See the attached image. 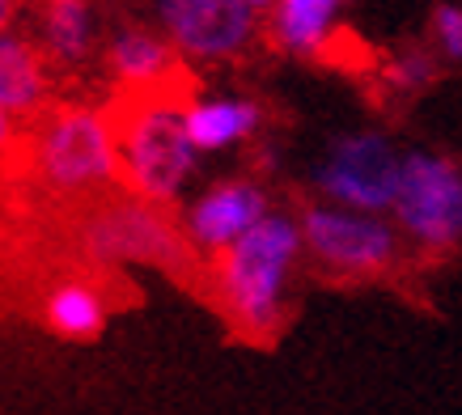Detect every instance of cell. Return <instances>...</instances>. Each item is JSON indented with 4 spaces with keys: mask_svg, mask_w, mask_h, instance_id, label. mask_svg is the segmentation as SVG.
Wrapping results in <instances>:
<instances>
[{
    "mask_svg": "<svg viewBox=\"0 0 462 415\" xmlns=\"http://www.w3.org/2000/svg\"><path fill=\"white\" fill-rule=\"evenodd\" d=\"M301 254V225L293 217L267 212L242 237L217 250L208 267L212 301L225 322L254 344H272L284 318V284Z\"/></svg>",
    "mask_w": 462,
    "mask_h": 415,
    "instance_id": "6da1fadb",
    "label": "cell"
},
{
    "mask_svg": "<svg viewBox=\"0 0 462 415\" xmlns=\"http://www.w3.org/2000/svg\"><path fill=\"white\" fill-rule=\"evenodd\" d=\"M187 89L191 81L127 89L106 111L119 174L141 199L153 204H174L196 170L199 149L187 132Z\"/></svg>",
    "mask_w": 462,
    "mask_h": 415,
    "instance_id": "7a4b0ae2",
    "label": "cell"
},
{
    "mask_svg": "<svg viewBox=\"0 0 462 415\" xmlns=\"http://www.w3.org/2000/svg\"><path fill=\"white\" fill-rule=\"evenodd\" d=\"M30 170L60 195H85L119 179L111 119L89 106H60L30 140Z\"/></svg>",
    "mask_w": 462,
    "mask_h": 415,
    "instance_id": "3957f363",
    "label": "cell"
},
{
    "mask_svg": "<svg viewBox=\"0 0 462 415\" xmlns=\"http://www.w3.org/2000/svg\"><path fill=\"white\" fill-rule=\"evenodd\" d=\"M81 242L102 263H149L182 280L196 267L191 237L179 234L174 221H166L162 204H153V199H111V204H98L85 217Z\"/></svg>",
    "mask_w": 462,
    "mask_h": 415,
    "instance_id": "277c9868",
    "label": "cell"
},
{
    "mask_svg": "<svg viewBox=\"0 0 462 415\" xmlns=\"http://www.w3.org/2000/svg\"><path fill=\"white\" fill-rule=\"evenodd\" d=\"M391 212L416 246L454 250L462 242V170L437 152H407Z\"/></svg>",
    "mask_w": 462,
    "mask_h": 415,
    "instance_id": "5b68a950",
    "label": "cell"
},
{
    "mask_svg": "<svg viewBox=\"0 0 462 415\" xmlns=\"http://www.w3.org/2000/svg\"><path fill=\"white\" fill-rule=\"evenodd\" d=\"M297 225H301V246L314 254V263L336 276H382L399 259V234L378 212L310 204Z\"/></svg>",
    "mask_w": 462,
    "mask_h": 415,
    "instance_id": "8992f818",
    "label": "cell"
},
{
    "mask_svg": "<svg viewBox=\"0 0 462 415\" xmlns=\"http://www.w3.org/2000/svg\"><path fill=\"white\" fill-rule=\"evenodd\" d=\"M403 157L382 132H352L339 136L327 157L314 166V182L327 199L361 212H386L399 187Z\"/></svg>",
    "mask_w": 462,
    "mask_h": 415,
    "instance_id": "52a82bcc",
    "label": "cell"
},
{
    "mask_svg": "<svg viewBox=\"0 0 462 415\" xmlns=\"http://www.w3.org/2000/svg\"><path fill=\"white\" fill-rule=\"evenodd\" d=\"M157 9L170 42L191 60H238L259 30L246 0H157Z\"/></svg>",
    "mask_w": 462,
    "mask_h": 415,
    "instance_id": "ba28073f",
    "label": "cell"
},
{
    "mask_svg": "<svg viewBox=\"0 0 462 415\" xmlns=\"http://www.w3.org/2000/svg\"><path fill=\"white\" fill-rule=\"evenodd\" d=\"M267 217V195L251 179L217 182L212 191L199 195V204L187 212V237L196 250H217L242 237L254 221Z\"/></svg>",
    "mask_w": 462,
    "mask_h": 415,
    "instance_id": "9c48e42d",
    "label": "cell"
},
{
    "mask_svg": "<svg viewBox=\"0 0 462 415\" xmlns=\"http://www.w3.org/2000/svg\"><path fill=\"white\" fill-rule=\"evenodd\" d=\"M106 64L119 77L124 89H149V85H179L187 81L182 72V51L174 42L157 39L141 26H124L106 47Z\"/></svg>",
    "mask_w": 462,
    "mask_h": 415,
    "instance_id": "30bf717a",
    "label": "cell"
},
{
    "mask_svg": "<svg viewBox=\"0 0 462 415\" xmlns=\"http://www.w3.org/2000/svg\"><path fill=\"white\" fill-rule=\"evenodd\" d=\"M344 0H276L272 42L289 56H322L331 47V22Z\"/></svg>",
    "mask_w": 462,
    "mask_h": 415,
    "instance_id": "8fae6325",
    "label": "cell"
},
{
    "mask_svg": "<svg viewBox=\"0 0 462 415\" xmlns=\"http://www.w3.org/2000/svg\"><path fill=\"white\" fill-rule=\"evenodd\" d=\"M0 102L14 115H39L47 106V69L22 34L0 30Z\"/></svg>",
    "mask_w": 462,
    "mask_h": 415,
    "instance_id": "7c38bea8",
    "label": "cell"
},
{
    "mask_svg": "<svg viewBox=\"0 0 462 415\" xmlns=\"http://www.w3.org/2000/svg\"><path fill=\"white\" fill-rule=\"evenodd\" d=\"M263 111L246 97H217V102H187V132L199 152H217L259 132Z\"/></svg>",
    "mask_w": 462,
    "mask_h": 415,
    "instance_id": "4fadbf2b",
    "label": "cell"
},
{
    "mask_svg": "<svg viewBox=\"0 0 462 415\" xmlns=\"http://www.w3.org/2000/svg\"><path fill=\"white\" fill-rule=\"evenodd\" d=\"M39 42L56 64H85L94 51V9L89 0H42Z\"/></svg>",
    "mask_w": 462,
    "mask_h": 415,
    "instance_id": "5bb4252c",
    "label": "cell"
},
{
    "mask_svg": "<svg viewBox=\"0 0 462 415\" xmlns=\"http://www.w3.org/2000/svg\"><path fill=\"white\" fill-rule=\"evenodd\" d=\"M42 318L64 339H94L106 327V301L89 284H60L42 301Z\"/></svg>",
    "mask_w": 462,
    "mask_h": 415,
    "instance_id": "9a60e30c",
    "label": "cell"
},
{
    "mask_svg": "<svg viewBox=\"0 0 462 415\" xmlns=\"http://www.w3.org/2000/svg\"><path fill=\"white\" fill-rule=\"evenodd\" d=\"M382 81L399 97L420 94V89H429L437 81V56H429L420 47H407V51H399V56H391L382 64Z\"/></svg>",
    "mask_w": 462,
    "mask_h": 415,
    "instance_id": "2e32d148",
    "label": "cell"
},
{
    "mask_svg": "<svg viewBox=\"0 0 462 415\" xmlns=\"http://www.w3.org/2000/svg\"><path fill=\"white\" fill-rule=\"evenodd\" d=\"M433 34H437V42H441L446 60H462V9L458 5H437Z\"/></svg>",
    "mask_w": 462,
    "mask_h": 415,
    "instance_id": "e0dca14e",
    "label": "cell"
},
{
    "mask_svg": "<svg viewBox=\"0 0 462 415\" xmlns=\"http://www.w3.org/2000/svg\"><path fill=\"white\" fill-rule=\"evenodd\" d=\"M14 144V111L0 102V149H9Z\"/></svg>",
    "mask_w": 462,
    "mask_h": 415,
    "instance_id": "ac0fdd59",
    "label": "cell"
},
{
    "mask_svg": "<svg viewBox=\"0 0 462 415\" xmlns=\"http://www.w3.org/2000/svg\"><path fill=\"white\" fill-rule=\"evenodd\" d=\"M14 17H17V0H0V30H9Z\"/></svg>",
    "mask_w": 462,
    "mask_h": 415,
    "instance_id": "d6986e66",
    "label": "cell"
},
{
    "mask_svg": "<svg viewBox=\"0 0 462 415\" xmlns=\"http://www.w3.org/2000/svg\"><path fill=\"white\" fill-rule=\"evenodd\" d=\"M246 5H254V9H272L276 0H246Z\"/></svg>",
    "mask_w": 462,
    "mask_h": 415,
    "instance_id": "ffe728a7",
    "label": "cell"
}]
</instances>
